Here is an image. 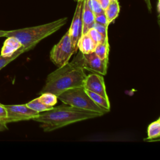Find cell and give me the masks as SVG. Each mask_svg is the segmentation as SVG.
<instances>
[{
  "mask_svg": "<svg viewBox=\"0 0 160 160\" xmlns=\"http://www.w3.org/2000/svg\"><path fill=\"white\" fill-rule=\"evenodd\" d=\"M81 58V52H79L71 62L51 72L47 76L45 84L40 93L51 92L58 96L68 89L83 87L86 75Z\"/></svg>",
  "mask_w": 160,
  "mask_h": 160,
  "instance_id": "obj_1",
  "label": "cell"
},
{
  "mask_svg": "<svg viewBox=\"0 0 160 160\" xmlns=\"http://www.w3.org/2000/svg\"><path fill=\"white\" fill-rule=\"evenodd\" d=\"M103 114L92 111L80 109L64 104L54 107L32 119L39 122L44 132H50L67 125L89 119H92Z\"/></svg>",
  "mask_w": 160,
  "mask_h": 160,
  "instance_id": "obj_2",
  "label": "cell"
},
{
  "mask_svg": "<svg viewBox=\"0 0 160 160\" xmlns=\"http://www.w3.org/2000/svg\"><path fill=\"white\" fill-rule=\"evenodd\" d=\"M67 21L68 18L64 17L42 25L7 31L5 37L11 36L16 38L26 52L34 48L43 39L58 31L66 23Z\"/></svg>",
  "mask_w": 160,
  "mask_h": 160,
  "instance_id": "obj_3",
  "label": "cell"
},
{
  "mask_svg": "<svg viewBox=\"0 0 160 160\" xmlns=\"http://www.w3.org/2000/svg\"><path fill=\"white\" fill-rule=\"evenodd\" d=\"M58 99L63 103L80 109L96 111L103 115L109 111L96 104L86 93L83 87L74 88L61 92Z\"/></svg>",
  "mask_w": 160,
  "mask_h": 160,
  "instance_id": "obj_4",
  "label": "cell"
},
{
  "mask_svg": "<svg viewBox=\"0 0 160 160\" xmlns=\"http://www.w3.org/2000/svg\"><path fill=\"white\" fill-rule=\"evenodd\" d=\"M76 52L71 41L69 31H68L61 40L53 46L49 57L51 61L58 68H60L69 62L71 56Z\"/></svg>",
  "mask_w": 160,
  "mask_h": 160,
  "instance_id": "obj_5",
  "label": "cell"
},
{
  "mask_svg": "<svg viewBox=\"0 0 160 160\" xmlns=\"http://www.w3.org/2000/svg\"><path fill=\"white\" fill-rule=\"evenodd\" d=\"M7 109L8 117L5 122L9 123L32 119L39 115V112L31 109L26 104L4 105Z\"/></svg>",
  "mask_w": 160,
  "mask_h": 160,
  "instance_id": "obj_6",
  "label": "cell"
},
{
  "mask_svg": "<svg viewBox=\"0 0 160 160\" xmlns=\"http://www.w3.org/2000/svg\"><path fill=\"white\" fill-rule=\"evenodd\" d=\"M81 64L84 69L102 76L107 73L108 59H102L94 52L88 54H82Z\"/></svg>",
  "mask_w": 160,
  "mask_h": 160,
  "instance_id": "obj_7",
  "label": "cell"
},
{
  "mask_svg": "<svg viewBox=\"0 0 160 160\" xmlns=\"http://www.w3.org/2000/svg\"><path fill=\"white\" fill-rule=\"evenodd\" d=\"M82 6L83 0H78L77 1V5L72 18V22L68 30L72 45L76 51L78 50V41L82 36Z\"/></svg>",
  "mask_w": 160,
  "mask_h": 160,
  "instance_id": "obj_8",
  "label": "cell"
},
{
  "mask_svg": "<svg viewBox=\"0 0 160 160\" xmlns=\"http://www.w3.org/2000/svg\"><path fill=\"white\" fill-rule=\"evenodd\" d=\"M83 88L86 90L98 94L106 99H108L104 78L102 75L96 73L86 75L84 81Z\"/></svg>",
  "mask_w": 160,
  "mask_h": 160,
  "instance_id": "obj_9",
  "label": "cell"
},
{
  "mask_svg": "<svg viewBox=\"0 0 160 160\" xmlns=\"http://www.w3.org/2000/svg\"><path fill=\"white\" fill-rule=\"evenodd\" d=\"M82 35L86 34L88 31L93 28L95 24L94 14L89 6L87 0H83L82 12Z\"/></svg>",
  "mask_w": 160,
  "mask_h": 160,
  "instance_id": "obj_10",
  "label": "cell"
},
{
  "mask_svg": "<svg viewBox=\"0 0 160 160\" xmlns=\"http://www.w3.org/2000/svg\"><path fill=\"white\" fill-rule=\"evenodd\" d=\"M22 47L21 42L14 37H7L1 51L3 56H11Z\"/></svg>",
  "mask_w": 160,
  "mask_h": 160,
  "instance_id": "obj_11",
  "label": "cell"
},
{
  "mask_svg": "<svg viewBox=\"0 0 160 160\" xmlns=\"http://www.w3.org/2000/svg\"><path fill=\"white\" fill-rule=\"evenodd\" d=\"M96 44L86 33L82 34L78 41V49L82 54H88L94 52Z\"/></svg>",
  "mask_w": 160,
  "mask_h": 160,
  "instance_id": "obj_12",
  "label": "cell"
},
{
  "mask_svg": "<svg viewBox=\"0 0 160 160\" xmlns=\"http://www.w3.org/2000/svg\"><path fill=\"white\" fill-rule=\"evenodd\" d=\"M120 11L119 4L118 0H111L107 8L104 9V13L108 22L110 24L118 16Z\"/></svg>",
  "mask_w": 160,
  "mask_h": 160,
  "instance_id": "obj_13",
  "label": "cell"
},
{
  "mask_svg": "<svg viewBox=\"0 0 160 160\" xmlns=\"http://www.w3.org/2000/svg\"><path fill=\"white\" fill-rule=\"evenodd\" d=\"M94 52L102 59H108L109 52V44L108 38L104 39L102 42L96 45Z\"/></svg>",
  "mask_w": 160,
  "mask_h": 160,
  "instance_id": "obj_14",
  "label": "cell"
},
{
  "mask_svg": "<svg viewBox=\"0 0 160 160\" xmlns=\"http://www.w3.org/2000/svg\"><path fill=\"white\" fill-rule=\"evenodd\" d=\"M86 93L88 94V96L92 99V100L98 105L99 106L106 109L109 111H110V103L109 101V99H106L105 98L102 97V96L96 94L95 92H91L90 91L85 89Z\"/></svg>",
  "mask_w": 160,
  "mask_h": 160,
  "instance_id": "obj_15",
  "label": "cell"
},
{
  "mask_svg": "<svg viewBox=\"0 0 160 160\" xmlns=\"http://www.w3.org/2000/svg\"><path fill=\"white\" fill-rule=\"evenodd\" d=\"M160 135V119L151 122L148 128V138L146 139H153L159 138Z\"/></svg>",
  "mask_w": 160,
  "mask_h": 160,
  "instance_id": "obj_16",
  "label": "cell"
},
{
  "mask_svg": "<svg viewBox=\"0 0 160 160\" xmlns=\"http://www.w3.org/2000/svg\"><path fill=\"white\" fill-rule=\"evenodd\" d=\"M27 106L29 107V108H31V109L38 112H44V111H48L51 109H52L53 108V106H47L45 105L44 104H42L38 98H36L32 101H31L30 102H28L26 104Z\"/></svg>",
  "mask_w": 160,
  "mask_h": 160,
  "instance_id": "obj_17",
  "label": "cell"
},
{
  "mask_svg": "<svg viewBox=\"0 0 160 160\" xmlns=\"http://www.w3.org/2000/svg\"><path fill=\"white\" fill-rule=\"evenodd\" d=\"M38 99L45 105L54 106L57 103L58 96L51 92H44L41 94Z\"/></svg>",
  "mask_w": 160,
  "mask_h": 160,
  "instance_id": "obj_18",
  "label": "cell"
},
{
  "mask_svg": "<svg viewBox=\"0 0 160 160\" xmlns=\"http://www.w3.org/2000/svg\"><path fill=\"white\" fill-rule=\"evenodd\" d=\"M24 52V49L22 47H21L11 56H3L2 55H0V70Z\"/></svg>",
  "mask_w": 160,
  "mask_h": 160,
  "instance_id": "obj_19",
  "label": "cell"
},
{
  "mask_svg": "<svg viewBox=\"0 0 160 160\" xmlns=\"http://www.w3.org/2000/svg\"><path fill=\"white\" fill-rule=\"evenodd\" d=\"M87 34L91 37V38L93 40V41L96 43V45L102 42L104 40V39H103V38H102V36L100 34V33L96 29H95L94 28L90 29L88 31Z\"/></svg>",
  "mask_w": 160,
  "mask_h": 160,
  "instance_id": "obj_20",
  "label": "cell"
},
{
  "mask_svg": "<svg viewBox=\"0 0 160 160\" xmlns=\"http://www.w3.org/2000/svg\"><path fill=\"white\" fill-rule=\"evenodd\" d=\"M94 15L103 12L104 10L97 0H87Z\"/></svg>",
  "mask_w": 160,
  "mask_h": 160,
  "instance_id": "obj_21",
  "label": "cell"
},
{
  "mask_svg": "<svg viewBox=\"0 0 160 160\" xmlns=\"http://www.w3.org/2000/svg\"><path fill=\"white\" fill-rule=\"evenodd\" d=\"M94 20H95L96 23L103 25L104 26L108 27V26L109 25L108 22L104 11L103 12L94 15Z\"/></svg>",
  "mask_w": 160,
  "mask_h": 160,
  "instance_id": "obj_22",
  "label": "cell"
},
{
  "mask_svg": "<svg viewBox=\"0 0 160 160\" xmlns=\"http://www.w3.org/2000/svg\"><path fill=\"white\" fill-rule=\"evenodd\" d=\"M93 28L100 33V34L102 36L103 39L108 38V27H106L103 25H101V24L95 22Z\"/></svg>",
  "mask_w": 160,
  "mask_h": 160,
  "instance_id": "obj_23",
  "label": "cell"
},
{
  "mask_svg": "<svg viewBox=\"0 0 160 160\" xmlns=\"http://www.w3.org/2000/svg\"><path fill=\"white\" fill-rule=\"evenodd\" d=\"M8 117V112L4 105L0 104V122H5V120Z\"/></svg>",
  "mask_w": 160,
  "mask_h": 160,
  "instance_id": "obj_24",
  "label": "cell"
},
{
  "mask_svg": "<svg viewBox=\"0 0 160 160\" xmlns=\"http://www.w3.org/2000/svg\"><path fill=\"white\" fill-rule=\"evenodd\" d=\"M97 1L99 2V3L100 4L101 8L104 11L107 8V6H108V4L111 1V0H97Z\"/></svg>",
  "mask_w": 160,
  "mask_h": 160,
  "instance_id": "obj_25",
  "label": "cell"
},
{
  "mask_svg": "<svg viewBox=\"0 0 160 160\" xmlns=\"http://www.w3.org/2000/svg\"><path fill=\"white\" fill-rule=\"evenodd\" d=\"M144 1L145 2V4L147 6V8H148V11L151 12V11H152V5H151V0H144Z\"/></svg>",
  "mask_w": 160,
  "mask_h": 160,
  "instance_id": "obj_26",
  "label": "cell"
},
{
  "mask_svg": "<svg viewBox=\"0 0 160 160\" xmlns=\"http://www.w3.org/2000/svg\"><path fill=\"white\" fill-rule=\"evenodd\" d=\"M8 129V127L6 126V124L4 122H0V131H3Z\"/></svg>",
  "mask_w": 160,
  "mask_h": 160,
  "instance_id": "obj_27",
  "label": "cell"
},
{
  "mask_svg": "<svg viewBox=\"0 0 160 160\" xmlns=\"http://www.w3.org/2000/svg\"><path fill=\"white\" fill-rule=\"evenodd\" d=\"M7 31H2L0 30V37H5Z\"/></svg>",
  "mask_w": 160,
  "mask_h": 160,
  "instance_id": "obj_28",
  "label": "cell"
},
{
  "mask_svg": "<svg viewBox=\"0 0 160 160\" xmlns=\"http://www.w3.org/2000/svg\"><path fill=\"white\" fill-rule=\"evenodd\" d=\"M74 1H76V2H77L78 0H74Z\"/></svg>",
  "mask_w": 160,
  "mask_h": 160,
  "instance_id": "obj_29",
  "label": "cell"
}]
</instances>
